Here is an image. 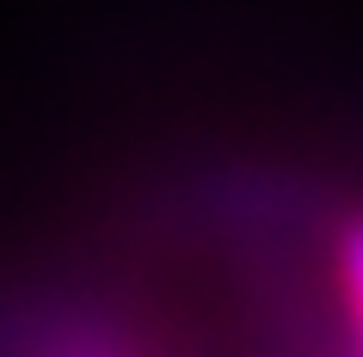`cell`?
<instances>
[{
    "instance_id": "obj_1",
    "label": "cell",
    "mask_w": 363,
    "mask_h": 357,
    "mask_svg": "<svg viewBox=\"0 0 363 357\" xmlns=\"http://www.w3.org/2000/svg\"><path fill=\"white\" fill-rule=\"evenodd\" d=\"M333 296L345 314V357H363V209L333 222Z\"/></svg>"
},
{
    "instance_id": "obj_2",
    "label": "cell",
    "mask_w": 363,
    "mask_h": 357,
    "mask_svg": "<svg viewBox=\"0 0 363 357\" xmlns=\"http://www.w3.org/2000/svg\"><path fill=\"white\" fill-rule=\"evenodd\" d=\"M43 357H123V351L105 345V339H62V345H50Z\"/></svg>"
}]
</instances>
